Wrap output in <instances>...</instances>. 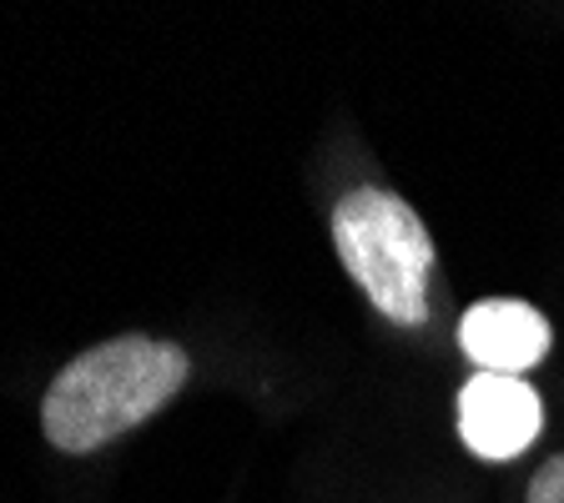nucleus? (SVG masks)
<instances>
[{
    "label": "nucleus",
    "mask_w": 564,
    "mask_h": 503,
    "mask_svg": "<svg viewBox=\"0 0 564 503\" xmlns=\"http://www.w3.org/2000/svg\"><path fill=\"white\" fill-rule=\"evenodd\" d=\"M192 358L152 332H121L96 348L76 352L41 398V434L51 448L86 458L117 444L121 434L141 428L147 418L187 387Z\"/></svg>",
    "instance_id": "nucleus-1"
},
{
    "label": "nucleus",
    "mask_w": 564,
    "mask_h": 503,
    "mask_svg": "<svg viewBox=\"0 0 564 503\" xmlns=\"http://www.w3.org/2000/svg\"><path fill=\"white\" fill-rule=\"evenodd\" d=\"M333 247L358 293L399 328L429 322V277L438 247L423 217L388 187H352L333 207Z\"/></svg>",
    "instance_id": "nucleus-2"
},
{
    "label": "nucleus",
    "mask_w": 564,
    "mask_h": 503,
    "mask_svg": "<svg viewBox=\"0 0 564 503\" xmlns=\"http://www.w3.org/2000/svg\"><path fill=\"white\" fill-rule=\"evenodd\" d=\"M544 428V403L529 378L474 373L458 387V438L484 463L519 458Z\"/></svg>",
    "instance_id": "nucleus-3"
},
{
    "label": "nucleus",
    "mask_w": 564,
    "mask_h": 503,
    "mask_svg": "<svg viewBox=\"0 0 564 503\" xmlns=\"http://www.w3.org/2000/svg\"><path fill=\"white\" fill-rule=\"evenodd\" d=\"M550 317L519 297H484L458 322V348L474 363V373L524 378L550 358Z\"/></svg>",
    "instance_id": "nucleus-4"
},
{
    "label": "nucleus",
    "mask_w": 564,
    "mask_h": 503,
    "mask_svg": "<svg viewBox=\"0 0 564 503\" xmlns=\"http://www.w3.org/2000/svg\"><path fill=\"white\" fill-rule=\"evenodd\" d=\"M524 503H564V453L544 458V463H540V473L529 479Z\"/></svg>",
    "instance_id": "nucleus-5"
}]
</instances>
